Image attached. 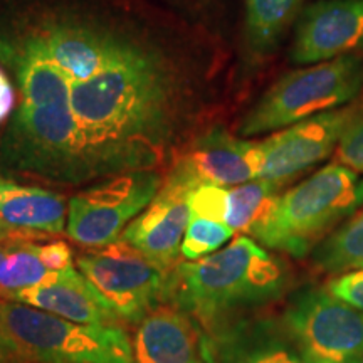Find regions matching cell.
<instances>
[{
    "instance_id": "cell-1",
    "label": "cell",
    "mask_w": 363,
    "mask_h": 363,
    "mask_svg": "<svg viewBox=\"0 0 363 363\" xmlns=\"http://www.w3.org/2000/svg\"><path fill=\"white\" fill-rule=\"evenodd\" d=\"M91 177L153 170L172 133L174 86L155 52L123 39L93 76L71 84Z\"/></svg>"
},
{
    "instance_id": "cell-2",
    "label": "cell",
    "mask_w": 363,
    "mask_h": 363,
    "mask_svg": "<svg viewBox=\"0 0 363 363\" xmlns=\"http://www.w3.org/2000/svg\"><path fill=\"white\" fill-rule=\"evenodd\" d=\"M289 284L291 272L281 257L238 235L220 251L172 269L167 301L211 335L278 301Z\"/></svg>"
},
{
    "instance_id": "cell-3",
    "label": "cell",
    "mask_w": 363,
    "mask_h": 363,
    "mask_svg": "<svg viewBox=\"0 0 363 363\" xmlns=\"http://www.w3.org/2000/svg\"><path fill=\"white\" fill-rule=\"evenodd\" d=\"M362 206L363 177L342 163H330L279 194L251 235L272 251L305 257Z\"/></svg>"
},
{
    "instance_id": "cell-4",
    "label": "cell",
    "mask_w": 363,
    "mask_h": 363,
    "mask_svg": "<svg viewBox=\"0 0 363 363\" xmlns=\"http://www.w3.org/2000/svg\"><path fill=\"white\" fill-rule=\"evenodd\" d=\"M0 172L57 185L93 180L69 99L21 101L0 138Z\"/></svg>"
},
{
    "instance_id": "cell-5",
    "label": "cell",
    "mask_w": 363,
    "mask_h": 363,
    "mask_svg": "<svg viewBox=\"0 0 363 363\" xmlns=\"http://www.w3.org/2000/svg\"><path fill=\"white\" fill-rule=\"evenodd\" d=\"M363 86V59L357 54L294 69L279 78L249 110L240 136L283 130L350 103Z\"/></svg>"
},
{
    "instance_id": "cell-6",
    "label": "cell",
    "mask_w": 363,
    "mask_h": 363,
    "mask_svg": "<svg viewBox=\"0 0 363 363\" xmlns=\"http://www.w3.org/2000/svg\"><path fill=\"white\" fill-rule=\"evenodd\" d=\"M0 320L35 363H135L120 325H84L39 308L0 299Z\"/></svg>"
},
{
    "instance_id": "cell-7",
    "label": "cell",
    "mask_w": 363,
    "mask_h": 363,
    "mask_svg": "<svg viewBox=\"0 0 363 363\" xmlns=\"http://www.w3.org/2000/svg\"><path fill=\"white\" fill-rule=\"evenodd\" d=\"M76 267L118 321L140 325L169 299L170 271L121 240L83 254Z\"/></svg>"
},
{
    "instance_id": "cell-8",
    "label": "cell",
    "mask_w": 363,
    "mask_h": 363,
    "mask_svg": "<svg viewBox=\"0 0 363 363\" xmlns=\"http://www.w3.org/2000/svg\"><path fill=\"white\" fill-rule=\"evenodd\" d=\"M163 182L155 170H135L106 177L81 190L67 203V235L86 247L118 242L130 222L157 197Z\"/></svg>"
},
{
    "instance_id": "cell-9",
    "label": "cell",
    "mask_w": 363,
    "mask_h": 363,
    "mask_svg": "<svg viewBox=\"0 0 363 363\" xmlns=\"http://www.w3.org/2000/svg\"><path fill=\"white\" fill-rule=\"evenodd\" d=\"M281 321L308 363H363V311L326 288L298 289Z\"/></svg>"
},
{
    "instance_id": "cell-10",
    "label": "cell",
    "mask_w": 363,
    "mask_h": 363,
    "mask_svg": "<svg viewBox=\"0 0 363 363\" xmlns=\"http://www.w3.org/2000/svg\"><path fill=\"white\" fill-rule=\"evenodd\" d=\"M362 104L320 113L286 126L259 142L261 172L257 179L283 187L289 180L323 162L338 147L353 121L362 116Z\"/></svg>"
},
{
    "instance_id": "cell-11",
    "label": "cell",
    "mask_w": 363,
    "mask_h": 363,
    "mask_svg": "<svg viewBox=\"0 0 363 363\" xmlns=\"http://www.w3.org/2000/svg\"><path fill=\"white\" fill-rule=\"evenodd\" d=\"M194 187L172 174L150 206L130 222L121 234V242L128 244L163 269L172 271L179 259L182 240L190 220L189 195Z\"/></svg>"
},
{
    "instance_id": "cell-12",
    "label": "cell",
    "mask_w": 363,
    "mask_h": 363,
    "mask_svg": "<svg viewBox=\"0 0 363 363\" xmlns=\"http://www.w3.org/2000/svg\"><path fill=\"white\" fill-rule=\"evenodd\" d=\"M363 51V0H321L299 17L291 59L318 65Z\"/></svg>"
},
{
    "instance_id": "cell-13",
    "label": "cell",
    "mask_w": 363,
    "mask_h": 363,
    "mask_svg": "<svg viewBox=\"0 0 363 363\" xmlns=\"http://www.w3.org/2000/svg\"><path fill=\"white\" fill-rule=\"evenodd\" d=\"M259 172V142L239 138L224 128H211L199 136L172 169L194 189L202 184L235 187L256 180Z\"/></svg>"
},
{
    "instance_id": "cell-14",
    "label": "cell",
    "mask_w": 363,
    "mask_h": 363,
    "mask_svg": "<svg viewBox=\"0 0 363 363\" xmlns=\"http://www.w3.org/2000/svg\"><path fill=\"white\" fill-rule=\"evenodd\" d=\"M207 340L214 363H308L281 318H239Z\"/></svg>"
},
{
    "instance_id": "cell-15",
    "label": "cell",
    "mask_w": 363,
    "mask_h": 363,
    "mask_svg": "<svg viewBox=\"0 0 363 363\" xmlns=\"http://www.w3.org/2000/svg\"><path fill=\"white\" fill-rule=\"evenodd\" d=\"M135 363H214L207 335L184 311L160 308L138 325Z\"/></svg>"
},
{
    "instance_id": "cell-16",
    "label": "cell",
    "mask_w": 363,
    "mask_h": 363,
    "mask_svg": "<svg viewBox=\"0 0 363 363\" xmlns=\"http://www.w3.org/2000/svg\"><path fill=\"white\" fill-rule=\"evenodd\" d=\"M0 222L24 239L62 234L67 222L66 199L0 172Z\"/></svg>"
},
{
    "instance_id": "cell-17",
    "label": "cell",
    "mask_w": 363,
    "mask_h": 363,
    "mask_svg": "<svg viewBox=\"0 0 363 363\" xmlns=\"http://www.w3.org/2000/svg\"><path fill=\"white\" fill-rule=\"evenodd\" d=\"M69 83L93 76L113 56L123 38L84 26H48L33 33Z\"/></svg>"
},
{
    "instance_id": "cell-18",
    "label": "cell",
    "mask_w": 363,
    "mask_h": 363,
    "mask_svg": "<svg viewBox=\"0 0 363 363\" xmlns=\"http://www.w3.org/2000/svg\"><path fill=\"white\" fill-rule=\"evenodd\" d=\"M11 301L39 308L76 323L120 325V321L101 305L76 266L49 283L22 289L13 294Z\"/></svg>"
},
{
    "instance_id": "cell-19",
    "label": "cell",
    "mask_w": 363,
    "mask_h": 363,
    "mask_svg": "<svg viewBox=\"0 0 363 363\" xmlns=\"http://www.w3.org/2000/svg\"><path fill=\"white\" fill-rule=\"evenodd\" d=\"M279 189L281 185L262 179L229 189L224 224L229 225L234 233H246L251 235L278 201Z\"/></svg>"
},
{
    "instance_id": "cell-20",
    "label": "cell",
    "mask_w": 363,
    "mask_h": 363,
    "mask_svg": "<svg viewBox=\"0 0 363 363\" xmlns=\"http://www.w3.org/2000/svg\"><path fill=\"white\" fill-rule=\"evenodd\" d=\"M61 274L48 266L39 242L22 239L0 266V299L11 301L22 289L49 283Z\"/></svg>"
},
{
    "instance_id": "cell-21",
    "label": "cell",
    "mask_w": 363,
    "mask_h": 363,
    "mask_svg": "<svg viewBox=\"0 0 363 363\" xmlns=\"http://www.w3.org/2000/svg\"><path fill=\"white\" fill-rule=\"evenodd\" d=\"M303 0H246V29L251 48L267 52L298 16Z\"/></svg>"
},
{
    "instance_id": "cell-22",
    "label": "cell",
    "mask_w": 363,
    "mask_h": 363,
    "mask_svg": "<svg viewBox=\"0 0 363 363\" xmlns=\"http://www.w3.org/2000/svg\"><path fill=\"white\" fill-rule=\"evenodd\" d=\"M313 261L331 274L363 269V212L331 233L313 251Z\"/></svg>"
},
{
    "instance_id": "cell-23",
    "label": "cell",
    "mask_w": 363,
    "mask_h": 363,
    "mask_svg": "<svg viewBox=\"0 0 363 363\" xmlns=\"http://www.w3.org/2000/svg\"><path fill=\"white\" fill-rule=\"evenodd\" d=\"M234 234V230L224 222L190 216L187 230L182 240L180 254L185 259L197 261L208 254H214L227 240L233 239Z\"/></svg>"
},
{
    "instance_id": "cell-24",
    "label": "cell",
    "mask_w": 363,
    "mask_h": 363,
    "mask_svg": "<svg viewBox=\"0 0 363 363\" xmlns=\"http://www.w3.org/2000/svg\"><path fill=\"white\" fill-rule=\"evenodd\" d=\"M227 190L229 187L202 184L189 195L190 216L203 217L217 222H224L227 208Z\"/></svg>"
},
{
    "instance_id": "cell-25",
    "label": "cell",
    "mask_w": 363,
    "mask_h": 363,
    "mask_svg": "<svg viewBox=\"0 0 363 363\" xmlns=\"http://www.w3.org/2000/svg\"><path fill=\"white\" fill-rule=\"evenodd\" d=\"M337 160L342 165L363 174V116L348 126L337 147Z\"/></svg>"
},
{
    "instance_id": "cell-26",
    "label": "cell",
    "mask_w": 363,
    "mask_h": 363,
    "mask_svg": "<svg viewBox=\"0 0 363 363\" xmlns=\"http://www.w3.org/2000/svg\"><path fill=\"white\" fill-rule=\"evenodd\" d=\"M326 289L347 305L363 311V269L340 274L330 281Z\"/></svg>"
},
{
    "instance_id": "cell-27",
    "label": "cell",
    "mask_w": 363,
    "mask_h": 363,
    "mask_svg": "<svg viewBox=\"0 0 363 363\" xmlns=\"http://www.w3.org/2000/svg\"><path fill=\"white\" fill-rule=\"evenodd\" d=\"M0 363H35L22 350L2 320H0Z\"/></svg>"
},
{
    "instance_id": "cell-28",
    "label": "cell",
    "mask_w": 363,
    "mask_h": 363,
    "mask_svg": "<svg viewBox=\"0 0 363 363\" xmlns=\"http://www.w3.org/2000/svg\"><path fill=\"white\" fill-rule=\"evenodd\" d=\"M13 103H16V91L9 79V76L0 69V125L11 118L13 113Z\"/></svg>"
},
{
    "instance_id": "cell-29",
    "label": "cell",
    "mask_w": 363,
    "mask_h": 363,
    "mask_svg": "<svg viewBox=\"0 0 363 363\" xmlns=\"http://www.w3.org/2000/svg\"><path fill=\"white\" fill-rule=\"evenodd\" d=\"M21 240H22L21 238H17V239L2 240V242H0V266H2V262L6 261V257L13 251V249H16V246L21 242Z\"/></svg>"
},
{
    "instance_id": "cell-30",
    "label": "cell",
    "mask_w": 363,
    "mask_h": 363,
    "mask_svg": "<svg viewBox=\"0 0 363 363\" xmlns=\"http://www.w3.org/2000/svg\"><path fill=\"white\" fill-rule=\"evenodd\" d=\"M19 238V235H16L12 233V230H9L6 225L2 224V222H0V242H2V240H7V239H17ZM21 239H24V238H21Z\"/></svg>"
}]
</instances>
